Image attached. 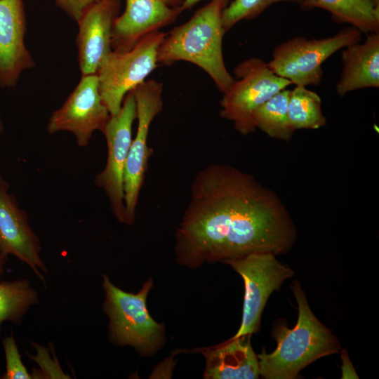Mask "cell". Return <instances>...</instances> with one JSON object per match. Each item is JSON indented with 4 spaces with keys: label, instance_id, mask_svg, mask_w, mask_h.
Returning <instances> with one entry per match:
<instances>
[{
    "label": "cell",
    "instance_id": "9a60e30c",
    "mask_svg": "<svg viewBox=\"0 0 379 379\" xmlns=\"http://www.w3.org/2000/svg\"><path fill=\"white\" fill-rule=\"evenodd\" d=\"M23 0H0V87H14L22 72L36 63L25 43Z\"/></svg>",
    "mask_w": 379,
    "mask_h": 379
},
{
    "label": "cell",
    "instance_id": "5bb4252c",
    "mask_svg": "<svg viewBox=\"0 0 379 379\" xmlns=\"http://www.w3.org/2000/svg\"><path fill=\"white\" fill-rule=\"evenodd\" d=\"M125 1V10L116 19L112 31L114 51L131 49L142 37L174 22L185 11L183 0Z\"/></svg>",
    "mask_w": 379,
    "mask_h": 379
},
{
    "label": "cell",
    "instance_id": "ba28073f",
    "mask_svg": "<svg viewBox=\"0 0 379 379\" xmlns=\"http://www.w3.org/2000/svg\"><path fill=\"white\" fill-rule=\"evenodd\" d=\"M164 86L154 79L145 80L132 91L136 102L138 128L132 139L124 173L125 224L133 225L148 161L153 149L147 145L150 125L162 111Z\"/></svg>",
    "mask_w": 379,
    "mask_h": 379
},
{
    "label": "cell",
    "instance_id": "8fae6325",
    "mask_svg": "<svg viewBox=\"0 0 379 379\" xmlns=\"http://www.w3.org/2000/svg\"><path fill=\"white\" fill-rule=\"evenodd\" d=\"M110 113L99 91L97 74L81 75L63 105L51 115L47 131L72 133L78 146L85 147L96 131L103 130Z\"/></svg>",
    "mask_w": 379,
    "mask_h": 379
},
{
    "label": "cell",
    "instance_id": "9c48e42d",
    "mask_svg": "<svg viewBox=\"0 0 379 379\" xmlns=\"http://www.w3.org/2000/svg\"><path fill=\"white\" fill-rule=\"evenodd\" d=\"M223 263L230 265L244 282L241 323L232 338L252 335L260 330L262 313L269 297L294 272L270 253H253Z\"/></svg>",
    "mask_w": 379,
    "mask_h": 379
},
{
    "label": "cell",
    "instance_id": "7a4b0ae2",
    "mask_svg": "<svg viewBox=\"0 0 379 379\" xmlns=\"http://www.w3.org/2000/svg\"><path fill=\"white\" fill-rule=\"evenodd\" d=\"M291 290L298 304V319L293 328L277 321L272 335L277 347L270 353L262 348L257 354L260 375L265 379H295L300 371L314 361L339 352L340 344L331 330L312 312L300 283Z\"/></svg>",
    "mask_w": 379,
    "mask_h": 379
},
{
    "label": "cell",
    "instance_id": "83f0119b",
    "mask_svg": "<svg viewBox=\"0 0 379 379\" xmlns=\"http://www.w3.org/2000/svg\"><path fill=\"white\" fill-rule=\"evenodd\" d=\"M4 124L0 116V132H1L4 130Z\"/></svg>",
    "mask_w": 379,
    "mask_h": 379
},
{
    "label": "cell",
    "instance_id": "30bf717a",
    "mask_svg": "<svg viewBox=\"0 0 379 379\" xmlns=\"http://www.w3.org/2000/svg\"><path fill=\"white\" fill-rule=\"evenodd\" d=\"M136 119V102L133 91L128 92L120 110L110 115L102 133L107 147L104 168L95 177V184L109 200L111 211L118 222L125 224L124 173L132 141V126Z\"/></svg>",
    "mask_w": 379,
    "mask_h": 379
},
{
    "label": "cell",
    "instance_id": "484cf974",
    "mask_svg": "<svg viewBox=\"0 0 379 379\" xmlns=\"http://www.w3.org/2000/svg\"><path fill=\"white\" fill-rule=\"evenodd\" d=\"M201 0H183L182 6L184 10L190 9Z\"/></svg>",
    "mask_w": 379,
    "mask_h": 379
},
{
    "label": "cell",
    "instance_id": "ffe728a7",
    "mask_svg": "<svg viewBox=\"0 0 379 379\" xmlns=\"http://www.w3.org/2000/svg\"><path fill=\"white\" fill-rule=\"evenodd\" d=\"M38 302V292L27 279L0 281V331L4 321L20 324L28 310Z\"/></svg>",
    "mask_w": 379,
    "mask_h": 379
},
{
    "label": "cell",
    "instance_id": "52a82bcc",
    "mask_svg": "<svg viewBox=\"0 0 379 379\" xmlns=\"http://www.w3.org/2000/svg\"><path fill=\"white\" fill-rule=\"evenodd\" d=\"M237 79L223 93L221 117L231 121L242 135L253 133V112L274 95L291 83L275 74L260 58L244 60L234 69Z\"/></svg>",
    "mask_w": 379,
    "mask_h": 379
},
{
    "label": "cell",
    "instance_id": "d4e9b609",
    "mask_svg": "<svg viewBox=\"0 0 379 379\" xmlns=\"http://www.w3.org/2000/svg\"><path fill=\"white\" fill-rule=\"evenodd\" d=\"M341 359H342V377L341 378H359L349 358L347 350L343 349L341 352Z\"/></svg>",
    "mask_w": 379,
    "mask_h": 379
},
{
    "label": "cell",
    "instance_id": "4fadbf2b",
    "mask_svg": "<svg viewBox=\"0 0 379 379\" xmlns=\"http://www.w3.org/2000/svg\"><path fill=\"white\" fill-rule=\"evenodd\" d=\"M120 10L121 0H96L77 20L76 44L81 75L96 74L112 51V31Z\"/></svg>",
    "mask_w": 379,
    "mask_h": 379
},
{
    "label": "cell",
    "instance_id": "7402d4cb",
    "mask_svg": "<svg viewBox=\"0 0 379 379\" xmlns=\"http://www.w3.org/2000/svg\"><path fill=\"white\" fill-rule=\"evenodd\" d=\"M281 1L300 4L301 0H234L223 10V27L227 32L241 20L254 19L271 5Z\"/></svg>",
    "mask_w": 379,
    "mask_h": 379
},
{
    "label": "cell",
    "instance_id": "4316f807",
    "mask_svg": "<svg viewBox=\"0 0 379 379\" xmlns=\"http://www.w3.org/2000/svg\"><path fill=\"white\" fill-rule=\"evenodd\" d=\"M6 258L0 253V277L4 272V265L6 262Z\"/></svg>",
    "mask_w": 379,
    "mask_h": 379
},
{
    "label": "cell",
    "instance_id": "ac0fdd59",
    "mask_svg": "<svg viewBox=\"0 0 379 379\" xmlns=\"http://www.w3.org/2000/svg\"><path fill=\"white\" fill-rule=\"evenodd\" d=\"M301 8L328 11L338 22L349 23L361 33L379 32V0H301Z\"/></svg>",
    "mask_w": 379,
    "mask_h": 379
},
{
    "label": "cell",
    "instance_id": "603a6c76",
    "mask_svg": "<svg viewBox=\"0 0 379 379\" xmlns=\"http://www.w3.org/2000/svg\"><path fill=\"white\" fill-rule=\"evenodd\" d=\"M2 345L6 357V371L2 379H30L33 378L28 372L19 353L15 340L13 335L2 339Z\"/></svg>",
    "mask_w": 379,
    "mask_h": 379
},
{
    "label": "cell",
    "instance_id": "6da1fadb",
    "mask_svg": "<svg viewBox=\"0 0 379 379\" xmlns=\"http://www.w3.org/2000/svg\"><path fill=\"white\" fill-rule=\"evenodd\" d=\"M177 262L196 269L253 253H286L296 230L279 197L227 164L199 171L175 232Z\"/></svg>",
    "mask_w": 379,
    "mask_h": 379
},
{
    "label": "cell",
    "instance_id": "44dd1931",
    "mask_svg": "<svg viewBox=\"0 0 379 379\" xmlns=\"http://www.w3.org/2000/svg\"><path fill=\"white\" fill-rule=\"evenodd\" d=\"M288 119L289 126L294 131L298 129H317L326 124L320 97L305 86H295L290 91Z\"/></svg>",
    "mask_w": 379,
    "mask_h": 379
},
{
    "label": "cell",
    "instance_id": "2e32d148",
    "mask_svg": "<svg viewBox=\"0 0 379 379\" xmlns=\"http://www.w3.org/2000/svg\"><path fill=\"white\" fill-rule=\"evenodd\" d=\"M251 335L231 338L200 352L205 358L206 379H255L260 375L257 354L251 344Z\"/></svg>",
    "mask_w": 379,
    "mask_h": 379
},
{
    "label": "cell",
    "instance_id": "3957f363",
    "mask_svg": "<svg viewBox=\"0 0 379 379\" xmlns=\"http://www.w3.org/2000/svg\"><path fill=\"white\" fill-rule=\"evenodd\" d=\"M229 0H211L191 18L166 33L159 51V65H171L178 61L191 62L211 78L224 93L234 79L224 61L222 39L226 32L222 12Z\"/></svg>",
    "mask_w": 379,
    "mask_h": 379
},
{
    "label": "cell",
    "instance_id": "277c9868",
    "mask_svg": "<svg viewBox=\"0 0 379 379\" xmlns=\"http://www.w3.org/2000/svg\"><path fill=\"white\" fill-rule=\"evenodd\" d=\"M105 300L102 309L109 319V340L111 343L129 345L139 354L151 357L163 348L166 336L164 324L150 315L147 299L153 287L150 278L137 293L123 291L102 275Z\"/></svg>",
    "mask_w": 379,
    "mask_h": 379
},
{
    "label": "cell",
    "instance_id": "cb8c5ba5",
    "mask_svg": "<svg viewBox=\"0 0 379 379\" xmlns=\"http://www.w3.org/2000/svg\"><path fill=\"white\" fill-rule=\"evenodd\" d=\"M96 0H55L56 5L76 22L84 9Z\"/></svg>",
    "mask_w": 379,
    "mask_h": 379
},
{
    "label": "cell",
    "instance_id": "8992f818",
    "mask_svg": "<svg viewBox=\"0 0 379 379\" xmlns=\"http://www.w3.org/2000/svg\"><path fill=\"white\" fill-rule=\"evenodd\" d=\"M166 33L154 32L126 51H112L100 67L99 91L111 115L121 109L126 95L146 80L159 65V48Z\"/></svg>",
    "mask_w": 379,
    "mask_h": 379
},
{
    "label": "cell",
    "instance_id": "e0dca14e",
    "mask_svg": "<svg viewBox=\"0 0 379 379\" xmlns=\"http://www.w3.org/2000/svg\"><path fill=\"white\" fill-rule=\"evenodd\" d=\"M343 69L336 93L344 96L352 91L379 86V32L352 44L342 51Z\"/></svg>",
    "mask_w": 379,
    "mask_h": 379
},
{
    "label": "cell",
    "instance_id": "7c38bea8",
    "mask_svg": "<svg viewBox=\"0 0 379 379\" xmlns=\"http://www.w3.org/2000/svg\"><path fill=\"white\" fill-rule=\"evenodd\" d=\"M40 241L29 223L28 215L9 192L8 182L0 175V253L27 264L43 283L47 269L40 253Z\"/></svg>",
    "mask_w": 379,
    "mask_h": 379
},
{
    "label": "cell",
    "instance_id": "5b68a950",
    "mask_svg": "<svg viewBox=\"0 0 379 379\" xmlns=\"http://www.w3.org/2000/svg\"><path fill=\"white\" fill-rule=\"evenodd\" d=\"M361 39V32L352 26L322 39L295 36L274 48L267 65L296 86H318L324 75L322 64L336 51Z\"/></svg>",
    "mask_w": 379,
    "mask_h": 379
},
{
    "label": "cell",
    "instance_id": "d6986e66",
    "mask_svg": "<svg viewBox=\"0 0 379 379\" xmlns=\"http://www.w3.org/2000/svg\"><path fill=\"white\" fill-rule=\"evenodd\" d=\"M289 94V90H281L258 107L251 116L255 127L274 139L290 140L295 131L288 124Z\"/></svg>",
    "mask_w": 379,
    "mask_h": 379
}]
</instances>
